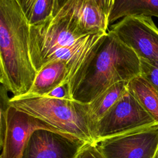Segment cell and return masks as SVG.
Masks as SVG:
<instances>
[{
    "label": "cell",
    "mask_w": 158,
    "mask_h": 158,
    "mask_svg": "<svg viewBox=\"0 0 158 158\" xmlns=\"http://www.w3.org/2000/svg\"><path fill=\"white\" fill-rule=\"evenodd\" d=\"M140 73L137 54L109 30L69 80L68 85L73 100L88 104L112 85L129 82Z\"/></svg>",
    "instance_id": "cell-1"
},
{
    "label": "cell",
    "mask_w": 158,
    "mask_h": 158,
    "mask_svg": "<svg viewBox=\"0 0 158 158\" xmlns=\"http://www.w3.org/2000/svg\"><path fill=\"white\" fill-rule=\"evenodd\" d=\"M37 72L30 57V24L17 0H0V82L13 96L27 94Z\"/></svg>",
    "instance_id": "cell-2"
},
{
    "label": "cell",
    "mask_w": 158,
    "mask_h": 158,
    "mask_svg": "<svg viewBox=\"0 0 158 158\" xmlns=\"http://www.w3.org/2000/svg\"><path fill=\"white\" fill-rule=\"evenodd\" d=\"M9 102L11 106L45 121L64 133L88 143L94 142L88 104L47 96H12Z\"/></svg>",
    "instance_id": "cell-3"
},
{
    "label": "cell",
    "mask_w": 158,
    "mask_h": 158,
    "mask_svg": "<svg viewBox=\"0 0 158 158\" xmlns=\"http://www.w3.org/2000/svg\"><path fill=\"white\" fill-rule=\"evenodd\" d=\"M85 36L62 18L50 17L30 25V57L36 72L49 62L60 59L68 47Z\"/></svg>",
    "instance_id": "cell-4"
},
{
    "label": "cell",
    "mask_w": 158,
    "mask_h": 158,
    "mask_svg": "<svg viewBox=\"0 0 158 158\" xmlns=\"http://www.w3.org/2000/svg\"><path fill=\"white\" fill-rule=\"evenodd\" d=\"M157 123L128 90L96 123L94 141Z\"/></svg>",
    "instance_id": "cell-5"
},
{
    "label": "cell",
    "mask_w": 158,
    "mask_h": 158,
    "mask_svg": "<svg viewBox=\"0 0 158 158\" xmlns=\"http://www.w3.org/2000/svg\"><path fill=\"white\" fill-rule=\"evenodd\" d=\"M109 27L139 59L158 67V28L151 17L126 16Z\"/></svg>",
    "instance_id": "cell-6"
},
{
    "label": "cell",
    "mask_w": 158,
    "mask_h": 158,
    "mask_svg": "<svg viewBox=\"0 0 158 158\" xmlns=\"http://www.w3.org/2000/svg\"><path fill=\"white\" fill-rule=\"evenodd\" d=\"M104 158H154L158 123L94 142Z\"/></svg>",
    "instance_id": "cell-7"
},
{
    "label": "cell",
    "mask_w": 158,
    "mask_h": 158,
    "mask_svg": "<svg viewBox=\"0 0 158 158\" xmlns=\"http://www.w3.org/2000/svg\"><path fill=\"white\" fill-rule=\"evenodd\" d=\"M86 144L69 134L38 129L29 136L20 158H76Z\"/></svg>",
    "instance_id": "cell-8"
},
{
    "label": "cell",
    "mask_w": 158,
    "mask_h": 158,
    "mask_svg": "<svg viewBox=\"0 0 158 158\" xmlns=\"http://www.w3.org/2000/svg\"><path fill=\"white\" fill-rule=\"evenodd\" d=\"M38 129L64 133L45 121L10 106L8 110L7 130L0 157L20 158L29 136Z\"/></svg>",
    "instance_id": "cell-9"
},
{
    "label": "cell",
    "mask_w": 158,
    "mask_h": 158,
    "mask_svg": "<svg viewBox=\"0 0 158 158\" xmlns=\"http://www.w3.org/2000/svg\"><path fill=\"white\" fill-rule=\"evenodd\" d=\"M67 20L83 35L106 33L108 18L95 0H67L53 17Z\"/></svg>",
    "instance_id": "cell-10"
},
{
    "label": "cell",
    "mask_w": 158,
    "mask_h": 158,
    "mask_svg": "<svg viewBox=\"0 0 158 158\" xmlns=\"http://www.w3.org/2000/svg\"><path fill=\"white\" fill-rule=\"evenodd\" d=\"M69 73V67L65 60L51 61L37 72L31 88L22 96H46L60 85L68 83Z\"/></svg>",
    "instance_id": "cell-11"
},
{
    "label": "cell",
    "mask_w": 158,
    "mask_h": 158,
    "mask_svg": "<svg viewBox=\"0 0 158 158\" xmlns=\"http://www.w3.org/2000/svg\"><path fill=\"white\" fill-rule=\"evenodd\" d=\"M130 15H144L158 18V0H114L108 17L109 27Z\"/></svg>",
    "instance_id": "cell-12"
},
{
    "label": "cell",
    "mask_w": 158,
    "mask_h": 158,
    "mask_svg": "<svg viewBox=\"0 0 158 158\" xmlns=\"http://www.w3.org/2000/svg\"><path fill=\"white\" fill-rule=\"evenodd\" d=\"M128 83L120 81L112 85L88 104V115L93 125V133L96 123L127 91Z\"/></svg>",
    "instance_id": "cell-13"
},
{
    "label": "cell",
    "mask_w": 158,
    "mask_h": 158,
    "mask_svg": "<svg viewBox=\"0 0 158 158\" xmlns=\"http://www.w3.org/2000/svg\"><path fill=\"white\" fill-rule=\"evenodd\" d=\"M127 88L158 123V93L152 85L139 75L128 83Z\"/></svg>",
    "instance_id": "cell-14"
},
{
    "label": "cell",
    "mask_w": 158,
    "mask_h": 158,
    "mask_svg": "<svg viewBox=\"0 0 158 158\" xmlns=\"http://www.w3.org/2000/svg\"><path fill=\"white\" fill-rule=\"evenodd\" d=\"M55 0H36L28 17L30 25L40 23L52 17Z\"/></svg>",
    "instance_id": "cell-15"
},
{
    "label": "cell",
    "mask_w": 158,
    "mask_h": 158,
    "mask_svg": "<svg viewBox=\"0 0 158 158\" xmlns=\"http://www.w3.org/2000/svg\"><path fill=\"white\" fill-rule=\"evenodd\" d=\"M7 89L1 85L0 89V145L2 148L7 130L8 110L10 107V98L7 94Z\"/></svg>",
    "instance_id": "cell-16"
},
{
    "label": "cell",
    "mask_w": 158,
    "mask_h": 158,
    "mask_svg": "<svg viewBox=\"0 0 158 158\" xmlns=\"http://www.w3.org/2000/svg\"><path fill=\"white\" fill-rule=\"evenodd\" d=\"M140 75L150 83L158 93V67L140 59Z\"/></svg>",
    "instance_id": "cell-17"
},
{
    "label": "cell",
    "mask_w": 158,
    "mask_h": 158,
    "mask_svg": "<svg viewBox=\"0 0 158 158\" xmlns=\"http://www.w3.org/2000/svg\"><path fill=\"white\" fill-rule=\"evenodd\" d=\"M76 158H104L94 143L86 144L78 152Z\"/></svg>",
    "instance_id": "cell-18"
},
{
    "label": "cell",
    "mask_w": 158,
    "mask_h": 158,
    "mask_svg": "<svg viewBox=\"0 0 158 158\" xmlns=\"http://www.w3.org/2000/svg\"><path fill=\"white\" fill-rule=\"evenodd\" d=\"M46 96L61 99H72L67 83H64L56 87Z\"/></svg>",
    "instance_id": "cell-19"
},
{
    "label": "cell",
    "mask_w": 158,
    "mask_h": 158,
    "mask_svg": "<svg viewBox=\"0 0 158 158\" xmlns=\"http://www.w3.org/2000/svg\"><path fill=\"white\" fill-rule=\"evenodd\" d=\"M99 7L108 18L110 14L114 0H95Z\"/></svg>",
    "instance_id": "cell-20"
},
{
    "label": "cell",
    "mask_w": 158,
    "mask_h": 158,
    "mask_svg": "<svg viewBox=\"0 0 158 158\" xmlns=\"http://www.w3.org/2000/svg\"><path fill=\"white\" fill-rule=\"evenodd\" d=\"M36 0H17L24 14L28 17Z\"/></svg>",
    "instance_id": "cell-21"
},
{
    "label": "cell",
    "mask_w": 158,
    "mask_h": 158,
    "mask_svg": "<svg viewBox=\"0 0 158 158\" xmlns=\"http://www.w3.org/2000/svg\"><path fill=\"white\" fill-rule=\"evenodd\" d=\"M67 0H55L54 1V6L52 17H54L57 14V12L59 11V10L67 2Z\"/></svg>",
    "instance_id": "cell-22"
},
{
    "label": "cell",
    "mask_w": 158,
    "mask_h": 158,
    "mask_svg": "<svg viewBox=\"0 0 158 158\" xmlns=\"http://www.w3.org/2000/svg\"><path fill=\"white\" fill-rule=\"evenodd\" d=\"M154 158H158V148H157V149L156 151V154H155Z\"/></svg>",
    "instance_id": "cell-23"
},
{
    "label": "cell",
    "mask_w": 158,
    "mask_h": 158,
    "mask_svg": "<svg viewBox=\"0 0 158 158\" xmlns=\"http://www.w3.org/2000/svg\"><path fill=\"white\" fill-rule=\"evenodd\" d=\"M0 158H2V157H0Z\"/></svg>",
    "instance_id": "cell-24"
}]
</instances>
